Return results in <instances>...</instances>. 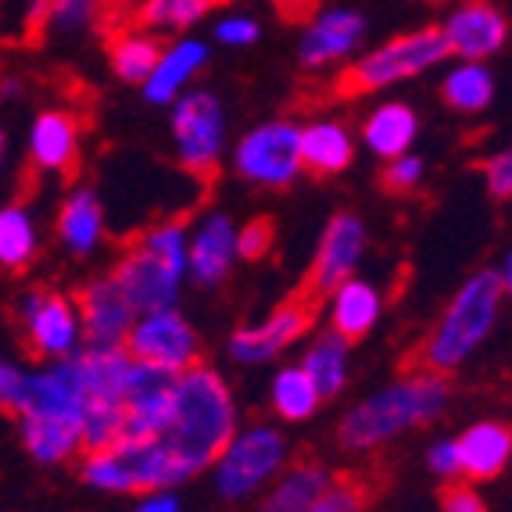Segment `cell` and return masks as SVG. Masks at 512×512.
<instances>
[{
	"label": "cell",
	"instance_id": "ee69618b",
	"mask_svg": "<svg viewBox=\"0 0 512 512\" xmlns=\"http://www.w3.org/2000/svg\"><path fill=\"white\" fill-rule=\"evenodd\" d=\"M308 4L312 0H280V11L283 15H301V11H308Z\"/></svg>",
	"mask_w": 512,
	"mask_h": 512
},
{
	"label": "cell",
	"instance_id": "60d3db41",
	"mask_svg": "<svg viewBox=\"0 0 512 512\" xmlns=\"http://www.w3.org/2000/svg\"><path fill=\"white\" fill-rule=\"evenodd\" d=\"M437 509L441 512H487V505H484V498L473 491V484H466V480H448V484L441 487Z\"/></svg>",
	"mask_w": 512,
	"mask_h": 512
},
{
	"label": "cell",
	"instance_id": "5bb4252c",
	"mask_svg": "<svg viewBox=\"0 0 512 512\" xmlns=\"http://www.w3.org/2000/svg\"><path fill=\"white\" fill-rule=\"evenodd\" d=\"M79 326H83V344L90 351H119L126 348V337L137 323V312L115 283V276L104 273L83 283L76 294Z\"/></svg>",
	"mask_w": 512,
	"mask_h": 512
},
{
	"label": "cell",
	"instance_id": "484cf974",
	"mask_svg": "<svg viewBox=\"0 0 512 512\" xmlns=\"http://www.w3.org/2000/svg\"><path fill=\"white\" fill-rule=\"evenodd\" d=\"M58 240L76 258L94 255L104 240V208L90 187H76L58 212Z\"/></svg>",
	"mask_w": 512,
	"mask_h": 512
},
{
	"label": "cell",
	"instance_id": "74e56055",
	"mask_svg": "<svg viewBox=\"0 0 512 512\" xmlns=\"http://www.w3.org/2000/svg\"><path fill=\"white\" fill-rule=\"evenodd\" d=\"M29 376H33V373L18 369L15 362L0 355V409L8 412V416H22V409H26Z\"/></svg>",
	"mask_w": 512,
	"mask_h": 512
},
{
	"label": "cell",
	"instance_id": "d590c367",
	"mask_svg": "<svg viewBox=\"0 0 512 512\" xmlns=\"http://www.w3.org/2000/svg\"><path fill=\"white\" fill-rule=\"evenodd\" d=\"M276 240V222L269 215H255L244 226H237V258L240 262H258L273 251Z\"/></svg>",
	"mask_w": 512,
	"mask_h": 512
},
{
	"label": "cell",
	"instance_id": "83f0119b",
	"mask_svg": "<svg viewBox=\"0 0 512 512\" xmlns=\"http://www.w3.org/2000/svg\"><path fill=\"white\" fill-rule=\"evenodd\" d=\"M165 43L147 29H126L108 40V65L111 76L122 79L129 86H144L147 76L154 72L158 58H162Z\"/></svg>",
	"mask_w": 512,
	"mask_h": 512
},
{
	"label": "cell",
	"instance_id": "52a82bcc",
	"mask_svg": "<svg viewBox=\"0 0 512 512\" xmlns=\"http://www.w3.org/2000/svg\"><path fill=\"white\" fill-rule=\"evenodd\" d=\"M172 108V144H176V162L197 176L212 180L219 172L222 151H226V104L215 90H183Z\"/></svg>",
	"mask_w": 512,
	"mask_h": 512
},
{
	"label": "cell",
	"instance_id": "2e32d148",
	"mask_svg": "<svg viewBox=\"0 0 512 512\" xmlns=\"http://www.w3.org/2000/svg\"><path fill=\"white\" fill-rule=\"evenodd\" d=\"M448 58L455 61H487L495 58L509 40V18L491 0H462L444 15L441 26Z\"/></svg>",
	"mask_w": 512,
	"mask_h": 512
},
{
	"label": "cell",
	"instance_id": "e575fe53",
	"mask_svg": "<svg viewBox=\"0 0 512 512\" xmlns=\"http://www.w3.org/2000/svg\"><path fill=\"white\" fill-rule=\"evenodd\" d=\"M97 11H101V0H51V22H47V33H83L86 26H94Z\"/></svg>",
	"mask_w": 512,
	"mask_h": 512
},
{
	"label": "cell",
	"instance_id": "6da1fadb",
	"mask_svg": "<svg viewBox=\"0 0 512 512\" xmlns=\"http://www.w3.org/2000/svg\"><path fill=\"white\" fill-rule=\"evenodd\" d=\"M448 402H452L448 376L409 369L337 419V444L351 455H369L391 444L394 437L434 423L448 409Z\"/></svg>",
	"mask_w": 512,
	"mask_h": 512
},
{
	"label": "cell",
	"instance_id": "4dcf8cb0",
	"mask_svg": "<svg viewBox=\"0 0 512 512\" xmlns=\"http://www.w3.org/2000/svg\"><path fill=\"white\" fill-rule=\"evenodd\" d=\"M215 4L219 0H144L137 22L147 33H187L197 22H205Z\"/></svg>",
	"mask_w": 512,
	"mask_h": 512
},
{
	"label": "cell",
	"instance_id": "7402d4cb",
	"mask_svg": "<svg viewBox=\"0 0 512 512\" xmlns=\"http://www.w3.org/2000/svg\"><path fill=\"white\" fill-rule=\"evenodd\" d=\"M351 162H355V137L344 122L316 119L301 126V169L305 172L330 180L351 169Z\"/></svg>",
	"mask_w": 512,
	"mask_h": 512
},
{
	"label": "cell",
	"instance_id": "8fae6325",
	"mask_svg": "<svg viewBox=\"0 0 512 512\" xmlns=\"http://www.w3.org/2000/svg\"><path fill=\"white\" fill-rule=\"evenodd\" d=\"M126 351L137 362L158 366L165 373H183L201 362V337L180 308H158L137 316L126 337Z\"/></svg>",
	"mask_w": 512,
	"mask_h": 512
},
{
	"label": "cell",
	"instance_id": "277c9868",
	"mask_svg": "<svg viewBox=\"0 0 512 512\" xmlns=\"http://www.w3.org/2000/svg\"><path fill=\"white\" fill-rule=\"evenodd\" d=\"M111 276L137 316L158 312V308H176L183 280H187V222L169 219L147 226L140 237H133L122 248Z\"/></svg>",
	"mask_w": 512,
	"mask_h": 512
},
{
	"label": "cell",
	"instance_id": "f1b7e54d",
	"mask_svg": "<svg viewBox=\"0 0 512 512\" xmlns=\"http://www.w3.org/2000/svg\"><path fill=\"white\" fill-rule=\"evenodd\" d=\"M441 101L459 115H477L495 101V76L484 61H455L441 79Z\"/></svg>",
	"mask_w": 512,
	"mask_h": 512
},
{
	"label": "cell",
	"instance_id": "bcb514c9",
	"mask_svg": "<svg viewBox=\"0 0 512 512\" xmlns=\"http://www.w3.org/2000/svg\"><path fill=\"white\" fill-rule=\"evenodd\" d=\"M427 4H437V0H427Z\"/></svg>",
	"mask_w": 512,
	"mask_h": 512
},
{
	"label": "cell",
	"instance_id": "4fadbf2b",
	"mask_svg": "<svg viewBox=\"0 0 512 512\" xmlns=\"http://www.w3.org/2000/svg\"><path fill=\"white\" fill-rule=\"evenodd\" d=\"M369 22L355 8H323L308 18L298 36V61L305 72H326L362 51Z\"/></svg>",
	"mask_w": 512,
	"mask_h": 512
},
{
	"label": "cell",
	"instance_id": "cb8c5ba5",
	"mask_svg": "<svg viewBox=\"0 0 512 512\" xmlns=\"http://www.w3.org/2000/svg\"><path fill=\"white\" fill-rule=\"evenodd\" d=\"M22 427V444L43 466H58L76 455H83V423L65 416H43V412H26L18 416Z\"/></svg>",
	"mask_w": 512,
	"mask_h": 512
},
{
	"label": "cell",
	"instance_id": "3957f363",
	"mask_svg": "<svg viewBox=\"0 0 512 512\" xmlns=\"http://www.w3.org/2000/svg\"><path fill=\"white\" fill-rule=\"evenodd\" d=\"M505 294L495 269H477L462 280L459 291L448 298L437 323L427 330V337L416 344L409 355V369L423 373L452 376L484 348V341L495 333L502 316Z\"/></svg>",
	"mask_w": 512,
	"mask_h": 512
},
{
	"label": "cell",
	"instance_id": "836d02e7",
	"mask_svg": "<svg viewBox=\"0 0 512 512\" xmlns=\"http://www.w3.org/2000/svg\"><path fill=\"white\" fill-rule=\"evenodd\" d=\"M423 180H427V162H423L419 154L405 151V154H398V158H391V162L384 165L380 187H384L387 194H394V197H409V194H416V190L423 187Z\"/></svg>",
	"mask_w": 512,
	"mask_h": 512
},
{
	"label": "cell",
	"instance_id": "9a60e30c",
	"mask_svg": "<svg viewBox=\"0 0 512 512\" xmlns=\"http://www.w3.org/2000/svg\"><path fill=\"white\" fill-rule=\"evenodd\" d=\"M172 387L176 373H165L158 366L137 362L129 366L126 387H122V441H144V437H162L172 423Z\"/></svg>",
	"mask_w": 512,
	"mask_h": 512
},
{
	"label": "cell",
	"instance_id": "9c48e42d",
	"mask_svg": "<svg viewBox=\"0 0 512 512\" xmlns=\"http://www.w3.org/2000/svg\"><path fill=\"white\" fill-rule=\"evenodd\" d=\"M15 323L22 348L40 362L69 359L72 351H79V344H83L76 298L51 291V287H33L26 298L18 301Z\"/></svg>",
	"mask_w": 512,
	"mask_h": 512
},
{
	"label": "cell",
	"instance_id": "8d00e7d4",
	"mask_svg": "<svg viewBox=\"0 0 512 512\" xmlns=\"http://www.w3.org/2000/svg\"><path fill=\"white\" fill-rule=\"evenodd\" d=\"M212 40L222 43V47H255L262 40V26H258V18H251L248 11H230V15H222L219 22L212 26Z\"/></svg>",
	"mask_w": 512,
	"mask_h": 512
},
{
	"label": "cell",
	"instance_id": "ac0fdd59",
	"mask_svg": "<svg viewBox=\"0 0 512 512\" xmlns=\"http://www.w3.org/2000/svg\"><path fill=\"white\" fill-rule=\"evenodd\" d=\"M83 151V122L69 108H47L29 129V162L36 172L76 176Z\"/></svg>",
	"mask_w": 512,
	"mask_h": 512
},
{
	"label": "cell",
	"instance_id": "d4e9b609",
	"mask_svg": "<svg viewBox=\"0 0 512 512\" xmlns=\"http://www.w3.org/2000/svg\"><path fill=\"white\" fill-rule=\"evenodd\" d=\"M416 137H419V115H416V108L405 101L376 104L366 115V122H362V144H366L369 154L384 158V162L412 151Z\"/></svg>",
	"mask_w": 512,
	"mask_h": 512
},
{
	"label": "cell",
	"instance_id": "7c38bea8",
	"mask_svg": "<svg viewBox=\"0 0 512 512\" xmlns=\"http://www.w3.org/2000/svg\"><path fill=\"white\" fill-rule=\"evenodd\" d=\"M362 255H366V222L355 212H333L319 233L316 255H312L301 291H308L316 301H326L344 280L355 276Z\"/></svg>",
	"mask_w": 512,
	"mask_h": 512
},
{
	"label": "cell",
	"instance_id": "ba28073f",
	"mask_svg": "<svg viewBox=\"0 0 512 512\" xmlns=\"http://www.w3.org/2000/svg\"><path fill=\"white\" fill-rule=\"evenodd\" d=\"M233 172L251 187L287 190L301 172V126L291 119H269L251 126L233 147Z\"/></svg>",
	"mask_w": 512,
	"mask_h": 512
},
{
	"label": "cell",
	"instance_id": "ab89813d",
	"mask_svg": "<svg viewBox=\"0 0 512 512\" xmlns=\"http://www.w3.org/2000/svg\"><path fill=\"white\" fill-rule=\"evenodd\" d=\"M427 466L434 477H441L444 484L448 480H462V452L455 437H444V441H434L427 448Z\"/></svg>",
	"mask_w": 512,
	"mask_h": 512
},
{
	"label": "cell",
	"instance_id": "7bdbcfd3",
	"mask_svg": "<svg viewBox=\"0 0 512 512\" xmlns=\"http://www.w3.org/2000/svg\"><path fill=\"white\" fill-rule=\"evenodd\" d=\"M495 273H498V283H502V294H505V301H512V248L505 251L502 265H498Z\"/></svg>",
	"mask_w": 512,
	"mask_h": 512
},
{
	"label": "cell",
	"instance_id": "f6af8a7d",
	"mask_svg": "<svg viewBox=\"0 0 512 512\" xmlns=\"http://www.w3.org/2000/svg\"><path fill=\"white\" fill-rule=\"evenodd\" d=\"M4 147H8V137H4V129H0V162H4Z\"/></svg>",
	"mask_w": 512,
	"mask_h": 512
},
{
	"label": "cell",
	"instance_id": "1f68e13d",
	"mask_svg": "<svg viewBox=\"0 0 512 512\" xmlns=\"http://www.w3.org/2000/svg\"><path fill=\"white\" fill-rule=\"evenodd\" d=\"M36 255V226L22 205L0 208V265L22 273Z\"/></svg>",
	"mask_w": 512,
	"mask_h": 512
},
{
	"label": "cell",
	"instance_id": "b9f144b4",
	"mask_svg": "<svg viewBox=\"0 0 512 512\" xmlns=\"http://www.w3.org/2000/svg\"><path fill=\"white\" fill-rule=\"evenodd\" d=\"M133 512H183V505L172 491H151V495L140 498V505Z\"/></svg>",
	"mask_w": 512,
	"mask_h": 512
},
{
	"label": "cell",
	"instance_id": "5b68a950",
	"mask_svg": "<svg viewBox=\"0 0 512 512\" xmlns=\"http://www.w3.org/2000/svg\"><path fill=\"white\" fill-rule=\"evenodd\" d=\"M441 61H448V47L437 26H419L412 33H398L384 40L380 47L366 54H355L351 65L337 76V94L341 97H366L376 90H387L394 83L416 79L423 72L437 69Z\"/></svg>",
	"mask_w": 512,
	"mask_h": 512
},
{
	"label": "cell",
	"instance_id": "f35d334b",
	"mask_svg": "<svg viewBox=\"0 0 512 512\" xmlns=\"http://www.w3.org/2000/svg\"><path fill=\"white\" fill-rule=\"evenodd\" d=\"M484 187L495 201H512V144L484 162Z\"/></svg>",
	"mask_w": 512,
	"mask_h": 512
},
{
	"label": "cell",
	"instance_id": "d6986e66",
	"mask_svg": "<svg viewBox=\"0 0 512 512\" xmlns=\"http://www.w3.org/2000/svg\"><path fill=\"white\" fill-rule=\"evenodd\" d=\"M208 54H212L208 43L197 40V36H176L172 43H165L162 58H158V65H154V72L144 83V101L169 108L194 83L197 72L208 65Z\"/></svg>",
	"mask_w": 512,
	"mask_h": 512
},
{
	"label": "cell",
	"instance_id": "8992f818",
	"mask_svg": "<svg viewBox=\"0 0 512 512\" xmlns=\"http://www.w3.org/2000/svg\"><path fill=\"white\" fill-rule=\"evenodd\" d=\"M287 466V437L273 423L237 430L212 462V487L222 502H244L273 484Z\"/></svg>",
	"mask_w": 512,
	"mask_h": 512
},
{
	"label": "cell",
	"instance_id": "603a6c76",
	"mask_svg": "<svg viewBox=\"0 0 512 512\" xmlns=\"http://www.w3.org/2000/svg\"><path fill=\"white\" fill-rule=\"evenodd\" d=\"M459 441L462 477L466 480H495L512 462V427L498 419H480Z\"/></svg>",
	"mask_w": 512,
	"mask_h": 512
},
{
	"label": "cell",
	"instance_id": "e0dca14e",
	"mask_svg": "<svg viewBox=\"0 0 512 512\" xmlns=\"http://www.w3.org/2000/svg\"><path fill=\"white\" fill-rule=\"evenodd\" d=\"M237 265V222L226 212H205L187 230V280L201 291H215Z\"/></svg>",
	"mask_w": 512,
	"mask_h": 512
},
{
	"label": "cell",
	"instance_id": "30bf717a",
	"mask_svg": "<svg viewBox=\"0 0 512 512\" xmlns=\"http://www.w3.org/2000/svg\"><path fill=\"white\" fill-rule=\"evenodd\" d=\"M319 305L308 291L291 294L287 301L269 312L262 323H248L240 330L230 333V359L237 366H262V362H273L280 351H287L291 344H298L312 323L319 316Z\"/></svg>",
	"mask_w": 512,
	"mask_h": 512
},
{
	"label": "cell",
	"instance_id": "ffe728a7",
	"mask_svg": "<svg viewBox=\"0 0 512 512\" xmlns=\"http://www.w3.org/2000/svg\"><path fill=\"white\" fill-rule=\"evenodd\" d=\"M341 473L326 466L323 459H301L294 466H283L276 480L265 487L258 512H305L337 484Z\"/></svg>",
	"mask_w": 512,
	"mask_h": 512
},
{
	"label": "cell",
	"instance_id": "d6a6232c",
	"mask_svg": "<svg viewBox=\"0 0 512 512\" xmlns=\"http://www.w3.org/2000/svg\"><path fill=\"white\" fill-rule=\"evenodd\" d=\"M373 487L359 477H337V484L305 512H369Z\"/></svg>",
	"mask_w": 512,
	"mask_h": 512
},
{
	"label": "cell",
	"instance_id": "7a4b0ae2",
	"mask_svg": "<svg viewBox=\"0 0 512 512\" xmlns=\"http://www.w3.org/2000/svg\"><path fill=\"white\" fill-rule=\"evenodd\" d=\"M237 402L212 366H190L176 373L172 387V423L162 441L183 462L190 477L212 470V462L237 434Z\"/></svg>",
	"mask_w": 512,
	"mask_h": 512
},
{
	"label": "cell",
	"instance_id": "f546056e",
	"mask_svg": "<svg viewBox=\"0 0 512 512\" xmlns=\"http://www.w3.org/2000/svg\"><path fill=\"white\" fill-rule=\"evenodd\" d=\"M269 402L283 423H305L323 409V398H319L312 376L301 369V362L276 369L273 384H269Z\"/></svg>",
	"mask_w": 512,
	"mask_h": 512
},
{
	"label": "cell",
	"instance_id": "4316f807",
	"mask_svg": "<svg viewBox=\"0 0 512 512\" xmlns=\"http://www.w3.org/2000/svg\"><path fill=\"white\" fill-rule=\"evenodd\" d=\"M301 369L312 376V384H316L323 405L333 402V398H341L344 387H348L351 344L344 341V337H337L333 330H323L319 337H312V344H308L305 355H301Z\"/></svg>",
	"mask_w": 512,
	"mask_h": 512
},
{
	"label": "cell",
	"instance_id": "44dd1931",
	"mask_svg": "<svg viewBox=\"0 0 512 512\" xmlns=\"http://www.w3.org/2000/svg\"><path fill=\"white\" fill-rule=\"evenodd\" d=\"M326 301H330V308H326L330 330L337 333V337H344L348 344H359L362 337H369L373 326L380 323V312H384L380 291H376L373 283L359 280V276L344 280Z\"/></svg>",
	"mask_w": 512,
	"mask_h": 512
}]
</instances>
